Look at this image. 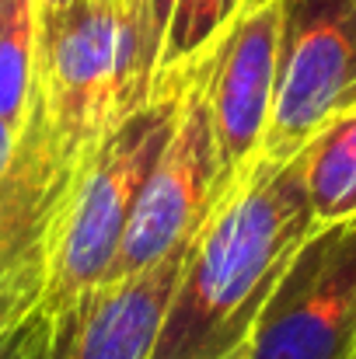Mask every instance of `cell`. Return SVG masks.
<instances>
[{
    "label": "cell",
    "instance_id": "20",
    "mask_svg": "<svg viewBox=\"0 0 356 359\" xmlns=\"http://www.w3.org/2000/svg\"><path fill=\"white\" fill-rule=\"evenodd\" d=\"M353 359H356V349H353Z\"/></svg>",
    "mask_w": 356,
    "mask_h": 359
},
{
    "label": "cell",
    "instance_id": "7",
    "mask_svg": "<svg viewBox=\"0 0 356 359\" xmlns=\"http://www.w3.org/2000/svg\"><path fill=\"white\" fill-rule=\"evenodd\" d=\"M279 0L241 11L206 60L203 91L231 178L258 161L269 133L279 74Z\"/></svg>",
    "mask_w": 356,
    "mask_h": 359
},
{
    "label": "cell",
    "instance_id": "14",
    "mask_svg": "<svg viewBox=\"0 0 356 359\" xmlns=\"http://www.w3.org/2000/svg\"><path fill=\"white\" fill-rule=\"evenodd\" d=\"M175 4H178V0H140V18H143L147 39H150L154 53H157V63H161V49H164V35H168Z\"/></svg>",
    "mask_w": 356,
    "mask_h": 359
},
{
    "label": "cell",
    "instance_id": "6",
    "mask_svg": "<svg viewBox=\"0 0 356 359\" xmlns=\"http://www.w3.org/2000/svg\"><path fill=\"white\" fill-rule=\"evenodd\" d=\"M241 349L244 359H353L356 220L308 234Z\"/></svg>",
    "mask_w": 356,
    "mask_h": 359
},
{
    "label": "cell",
    "instance_id": "3",
    "mask_svg": "<svg viewBox=\"0 0 356 359\" xmlns=\"http://www.w3.org/2000/svg\"><path fill=\"white\" fill-rule=\"evenodd\" d=\"M154 77L157 53L136 11H119L112 0H77L39 18L35 95L74 164L154 91Z\"/></svg>",
    "mask_w": 356,
    "mask_h": 359
},
{
    "label": "cell",
    "instance_id": "5",
    "mask_svg": "<svg viewBox=\"0 0 356 359\" xmlns=\"http://www.w3.org/2000/svg\"><path fill=\"white\" fill-rule=\"evenodd\" d=\"M279 74L262 161L283 164L356 109V0H279Z\"/></svg>",
    "mask_w": 356,
    "mask_h": 359
},
{
    "label": "cell",
    "instance_id": "1",
    "mask_svg": "<svg viewBox=\"0 0 356 359\" xmlns=\"http://www.w3.org/2000/svg\"><path fill=\"white\" fill-rule=\"evenodd\" d=\"M315 231L301 157L244 168L192 238L150 359L237 353Z\"/></svg>",
    "mask_w": 356,
    "mask_h": 359
},
{
    "label": "cell",
    "instance_id": "10",
    "mask_svg": "<svg viewBox=\"0 0 356 359\" xmlns=\"http://www.w3.org/2000/svg\"><path fill=\"white\" fill-rule=\"evenodd\" d=\"M297 157L315 227L356 220V109L322 126Z\"/></svg>",
    "mask_w": 356,
    "mask_h": 359
},
{
    "label": "cell",
    "instance_id": "4",
    "mask_svg": "<svg viewBox=\"0 0 356 359\" xmlns=\"http://www.w3.org/2000/svg\"><path fill=\"white\" fill-rule=\"evenodd\" d=\"M210 49L196 56V74H192L185 105L178 112L175 133L140 192V203L129 217L126 238L119 244V255L105 283L140 276L143 269L157 265L171 251L185 248L199 234L206 217L217 210L228 185L235 182L224 171L217 129H213V116L203 91Z\"/></svg>",
    "mask_w": 356,
    "mask_h": 359
},
{
    "label": "cell",
    "instance_id": "19",
    "mask_svg": "<svg viewBox=\"0 0 356 359\" xmlns=\"http://www.w3.org/2000/svg\"><path fill=\"white\" fill-rule=\"evenodd\" d=\"M228 359H244V349H237V353H231Z\"/></svg>",
    "mask_w": 356,
    "mask_h": 359
},
{
    "label": "cell",
    "instance_id": "17",
    "mask_svg": "<svg viewBox=\"0 0 356 359\" xmlns=\"http://www.w3.org/2000/svg\"><path fill=\"white\" fill-rule=\"evenodd\" d=\"M112 4H116L119 11H136L140 14V0H112Z\"/></svg>",
    "mask_w": 356,
    "mask_h": 359
},
{
    "label": "cell",
    "instance_id": "9",
    "mask_svg": "<svg viewBox=\"0 0 356 359\" xmlns=\"http://www.w3.org/2000/svg\"><path fill=\"white\" fill-rule=\"evenodd\" d=\"M74 168L77 164L60 150L35 95L14 154L0 168V279L32 262H46L49 231L70 189Z\"/></svg>",
    "mask_w": 356,
    "mask_h": 359
},
{
    "label": "cell",
    "instance_id": "13",
    "mask_svg": "<svg viewBox=\"0 0 356 359\" xmlns=\"http://www.w3.org/2000/svg\"><path fill=\"white\" fill-rule=\"evenodd\" d=\"M237 14H241V0H178L164 35L157 74L203 56L210 46L220 42V35L235 25Z\"/></svg>",
    "mask_w": 356,
    "mask_h": 359
},
{
    "label": "cell",
    "instance_id": "11",
    "mask_svg": "<svg viewBox=\"0 0 356 359\" xmlns=\"http://www.w3.org/2000/svg\"><path fill=\"white\" fill-rule=\"evenodd\" d=\"M39 11L35 0H0V122L21 133L35 102Z\"/></svg>",
    "mask_w": 356,
    "mask_h": 359
},
{
    "label": "cell",
    "instance_id": "8",
    "mask_svg": "<svg viewBox=\"0 0 356 359\" xmlns=\"http://www.w3.org/2000/svg\"><path fill=\"white\" fill-rule=\"evenodd\" d=\"M192 244V241H189ZM185 248L171 251L140 276L105 283L84 293L53 321L49 359H150L154 342L178 283Z\"/></svg>",
    "mask_w": 356,
    "mask_h": 359
},
{
    "label": "cell",
    "instance_id": "12",
    "mask_svg": "<svg viewBox=\"0 0 356 359\" xmlns=\"http://www.w3.org/2000/svg\"><path fill=\"white\" fill-rule=\"evenodd\" d=\"M42 293L46 262H32L0 279V359H49L56 321Z\"/></svg>",
    "mask_w": 356,
    "mask_h": 359
},
{
    "label": "cell",
    "instance_id": "15",
    "mask_svg": "<svg viewBox=\"0 0 356 359\" xmlns=\"http://www.w3.org/2000/svg\"><path fill=\"white\" fill-rule=\"evenodd\" d=\"M18 136H21L18 129H11L7 122H0V168H4V164H7V157L14 154V143H18Z\"/></svg>",
    "mask_w": 356,
    "mask_h": 359
},
{
    "label": "cell",
    "instance_id": "2",
    "mask_svg": "<svg viewBox=\"0 0 356 359\" xmlns=\"http://www.w3.org/2000/svg\"><path fill=\"white\" fill-rule=\"evenodd\" d=\"M192 74L196 60L161 70L154 91L119 116L74 168L46 244L42 300L53 318L74 307L84 293L105 286L140 192L175 133Z\"/></svg>",
    "mask_w": 356,
    "mask_h": 359
},
{
    "label": "cell",
    "instance_id": "18",
    "mask_svg": "<svg viewBox=\"0 0 356 359\" xmlns=\"http://www.w3.org/2000/svg\"><path fill=\"white\" fill-rule=\"evenodd\" d=\"M262 4H269V0H241V11H248V7H262Z\"/></svg>",
    "mask_w": 356,
    "mask_h": 359
},
{
    "label": "cell",
    "instance_id": "16",
    "mask_svg": "<svg viewBox=\"0 0 356 359\" xmlns=\"http://www.w3.org/2000/svg\"><path fill=\"white\" fill-rule=\"evenodd\" d=\"M70 4H77V0H35V11H39V18H53V14L67 11Z\"/></svg>",
    "mask_w": 356,
    "mask_h": 359
}]
</instances>
